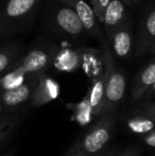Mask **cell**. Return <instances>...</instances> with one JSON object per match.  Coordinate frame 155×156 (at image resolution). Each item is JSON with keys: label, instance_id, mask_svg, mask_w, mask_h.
Wrapping results in <instances>:
<instances>
[{"label": "cell", "instance_id": "6da1fadb", "mask_svg": "<svg viewBox=\"0 0 155 156\" xmlns=\"http://www.w3.org/2000/svg\"><path fill=\"white\" fill-rule=\"evenodd\" d=\"M103 48L104 61V103L100 117L105 114L114 113L123 99L125 93V76L116 67L112 50L108 44L104 41L101 44Z\"/></svg>", "mask_w": 155, "mask_h": 156}, {"label": "cell", "instance_id": "7a4b0ae2", "mask_svg": "<svg viewBox=\"0 0 155 156\" xmlns=\"http://www.w3.org/2000/svg\"><path fill=\"white\" fill-rule=\"evenodd\" d=\"M116 127V114L108 113L101 116L70 149L72 152L91 156L107 147L114 136Z\"/></svg>", "mask_w": 155, "mask_h": 156}, {"label": "cell", "instance_id": "3957f363", "mask_svg": "<svg viewBox=\"0 0 155 156\" xmlns=\"http://www.w3.org/2000/svg\"><path fill=\"white\" fill-rule=\"evenodd\" d=\"M56 1L72 9L80 17L81 21L84 26L85 31L93 35L97 41H100V44H102L105 41L93 9L84 0H56Z\"/></svg>", "mask_w": 155, "mask_h": 156}, {"label": "cell", "instance_id": "277c9868", "mask_svg": "<svg viewBox=\"0 0 155 156\" xmlns=\"http://www.w3.org/2000/svg\"><path fill=\"white\" fill-rule=\"evenodd\" d=\"M37 74H31L25 83L12 89L0 91V102L5 108H14L31 99L33 90L37 84Z\"/></svg>", "mask_w": 155, "mask_h": 156}, {"label": "cell", "instance_id": "5b68a950", "mask_svg": "<svg viewBox=\"0 0 155 156\" xmlns=\"http://www.w3.org/2000/svg\"><path fill=\"white\" fill-rule=\"evenodd\" d=\"M37 84L31 97V105L33 107H41L58 99L60 94V85L53 79L49 78L45 72L37 73Z\"/></svg>", "mask_w": 155, "mask_h": 156}, {"label": "cell", "instance_id": "8992f818", "mask_svg": "<svg viewBox=\"0 0 155 156\" xmlns=\"http://www.w3.org/2000/svg\"><path fill=\"white\" fill-rule=\"evenodd\" d=\"M54 21L61 31L70 36H79L85 31L79 15L71 8L64 4L63 6H58V10L55 11Z\"/></svg>", "mask_w": 155, "mask_h": 156}, {"label": "cell", "instance_id": "52a82bcc", "mask_svg": "<svg viewBox=\"0 0 155 156\" xmlns=\"http://www.w3.org/2000/svg\"><path fill=\"white\" fill-rule=\"evenodd\" d=\"M108 37L112 43V50L116 56L124 58L131 53L133 47V33L128 20H124L108 35Z\"/></svg>", "mask_w": 155, "mask_h": 156}, {"label": "cell", "instance_id": "ba28073f", "mask_svg": "<svg viewBox=\"0 0 155 156\" xmlns=\"http://www.w3.org/2000/svg\"><path fill=\"white\" fill-rule=\"evenodd\" d=\"M155 83V58L148 65H146L137 73L133 83L131 98L132 102H137L141 100L143 96Z\"/></svg>", "mask_w": 155, "mask_h": 156}, {"label": "cell", "instance_id": "9c48e42d", "mask_svg": "<svg viewBox=\"0 0 155 156\" xmlns=\"http://www.w3.org/2000/svg\"><path fill=\"white\" fill-rule=\"evenodd\" d=\"M155 44V10L150 12L143 20L136 41L135 52L136 55L150 52V49Z\"/></svg>", "mask_w": 155, "mask_h": 156}, {"label": "cell", "instance_id": "30bf717a", "mask_svg": "<svg viewBox=\"0 0 155 156\" xmlns=\"http://www.w3.org/2000/svg\"><path fill=\"white\" fill-rule=\"evenodd\" d=\"M52 60V54L41 49L32 50L25 56L18 66L27 74H37L43 72Z\"/></svg>", "mask_w": 155, "mask_h": 156}, {"label": "cell", "instance_id": "8fae6325", "mask_svg": "<svg viewBox=\"0 0 155 156\" xmlns=\"http://www.w3.org/2000/svg\"><path fill=\"white\" fill-rule=\"evenodd\" d=\"M38 0H9L3 11V18L9 23L25 19L37 4Z\"/></svg>", "mask_w": 155, "mask_h": 156}, {"label": "cell", "instance_id": "7c38bea8", "mask_svg": "<svg viewBox=\"0 0 155 156\" xmlns=\"http://www.w3.org/2000/svg\"><path fill=\"white\" fill-rule=\"evenodd\" d=\"M124 20H126V9L122 0H111L104 13L103 25L107 35L119 27Z\"/></svg>", "mask_w": 155, "mask_h": 156}, {"label": "cell", "instance_id": "4fadbf2b", "mask_svg": "<svg viewBox=\"0 0 155 156\" xmlns=\"http://www.w3.org/2000/svg\"><path fill=\"white\" fill-rule=\"evenodd\" d=\"M87 99H88L89 106L91 109L93 118L100 117L101 109L104 103V74H100L97 78L93 79L89 90L87 93Z\"/></svg>", "mask_w": 155, "mask_h": 156}, {"label": "cell", "instance_id": "5bb4252c", "mask_svg": "<svg viewBox=\"0 0 155 156\" xmlns=\"http://www.w3.org/2000/svg\"><path fill=\"white\" fill-rule=\"evenodd\" d=\"M126 126L132 133L145 135L155 129V118L148 114L135 111L134 114L126 119Z\"/></svg>", "mask_w": 155, "mask_h": 156}, {"label": "cell", "instance_id": "9a60e30c", "mask_svg": "<svg viewBox=\"0 0 155 156\" xmlns=\"http://www.w3.org/2000/svg\"><path fill=\"white\" fill-rule=\"evenodd\" d=\"M27 76L28 74L26 72H23L20 68L17 67L13 71H10L3 76H0V91L15 88L21 85L27 81Z\"/></svg>", "mask_w": 155, "mask_h": 156}, {"label": "cell", "instance_id": "2e32d148", "mask_svg": "<svg viewBox=\"0 0 155 156\" xmlns=\"http://www.w3.org/2000/svg\"><path fill=\"white\" fill-rule=\"evenodd\" d=\"M54 65L62 71H73L79 66V55L75 51H62L54 58Z\"/></svg>", "mask_w": 155, "mask_h": 156}, {"label": "cell", "instance_id": "e0dca14e", "mask_svg": "<svg viewBox=\"0 0 155 156\" xmlns=\"http://www.w3.org/2000/svg\"><path fill=\"white\" fill-rule=\"evenodd\" d=\"M71 108L75 111V116L76 119L79 123L81 124H86L87 122H89L90 118H93V115H91V109L90 106H89L88 103V99H87V96L81 101L78 104H72L70 105Z\"/></svg>", "mask_w": 155, "mask_h": 156}, {"label": "cell", "instance_id": "ac0fdd59", "mask_svg": "<svg viewBox=\"0 0 155 156\" xmlns=\"http://www.w3.org/2000/svg\"><path fill=\"white\" fill-rule=\"evenodd\" d=\"M17 125V121L12 118H0V144L4 142L13 133Z\"/></svg>", "mask_w": 155, "mask_h": 156}, {"label": "cell", "instance_id": "d6986e66", "mask_svg": "<svg viewBox=\"0 0 155 156\" xmlns=\"http://www.w3.org/2000/svg\"><path fill=\"white\" fill-rule=\"evenodd\" d=\"M111 0H90V6L99 23H103L105 10Z\"/></svg>", "mask_w": 155, "mask_h": 156}, {"label": "cell", "instance_id": "ffe728a7", "mask_svg": "<svg viewBox=\"0 0 155 156\" xmlns=\"http://www.w3.org/2000/svg\"><path fill=\"white\" fill-rule=\"evenodd\" d=\"M13 58V53L10 51L0 52V74L10 66Z\"/></svg>", "mask_w": 155, "mask_h": 156}, {"label": "cell", "instance_id": "44dd1931", "mask_svg": "<svg viewBox=\"0 0 155 156\" xmlns=\"http://www.w3.org/2000/svg\"><path fill=\"white\" fill-rule=\"evenodd\" d=\"M136 111L148 114V115H150L155 118V101H151V102L145 101V103L141 104L138 108H136Z\"/></svg>", "mask_w": 155, "mask_h": 156}, {"label": "cell", "instance_id": "7402d4cb", "mask_svg": "<svg viewBox=\"0 0 155 156\" xmlns=\"http://www.w3.org/2000/svg\"><path fill=\"white\" fill-rule=\"evenodd\" d=\"M143 140L147 146L151 147V148H155V129H152L149 133L143 135Z\"/></svg>", "mask_w": 155, "mask_h": 156}, {"label": "cell", "instance_id": "603a6c76", "mask_svg": "<svg viewBox=\"0 0 155 156\" xmlns=\"http://www.w3.org/2000/svg\"><path fill=\"white\" fill-rule=\"evenodd\" d=\"M118 156H141V149L137 146H133L131 148L126 149L125 151Z\"/></svg>", "mask_w": 155, "mask_h": 156}, {"label": "cell", "instance_id": "cb8c5ba5", "mask_svg": "<svg viewBox=\"0 0 155 156\" xmlns=\"http://www.w3.org/2000/svg\"><path fill=\"white\" fill-rule=\"evenodd\" d=\"M116 153L117 150L115 148H107V147H105L101 151L95 153V154L91 156H116Z\"/></svg>", "mask_w": 155, "mask_h": 156}, {"label": "cell", "instance_id": "d4e9b609", "mask_svg": "<svg viewBox=\"0 0 155 156\" xmlns=\"http://www.w3.org/2000/svg\"><path fill=\"white\" fill-rule=\"evenodd\" d=\"M154 97H155V83L148 89L147 93L143 94L141 99H143L145 101H148V100H150V99H153Z\"/></svg>", "mask_w": 155, "mask_h": 156}, {"label": "cell", "instance_id": "484cf974", "mask_svg": "<svg viewBox=\"0 0 155 156\" xmlns=\"http://www.w3.org/2000/svg\"><path fill=\"white\" fill-rule=\"evenodd\" d=\"M66 156H86L84 154H82V153H78V152H72V151H69L68 154Z\"/></svg>", "mask_w": 155, "mask_h": 156}, {"label": "cell", "instance_id": "4316f807", "mask_svg": "<svg viewBox=\"0 0 155 156\" xmlns=\"http://www.w3.org/2000/svg\"><path fill=\"white\" fill-rule=\"evenodd\" d=\"M122 2H123L125 5H128V6H132L133 5V0H122Z\"/></svg>", "mask_w": 155, "mask_h": 156}, {"label": "cell", "instance_id": "83f0119b", "mask_svg": "<svg viewBox=\"0 0 155 156\" xmlns=\"http://www.w3.org/2000/svg\"><path fill=\"white\" fill-rule=\"evenodd\" d=\"M5 108V107L3 106V105H2V103L0 102V115H1L2 113H3V109Z\"/></svg>", "mask_w": 155, "mask_h": 156}, {"label": "cell", "instance_id": "f1b7e54d", "mask_svg": "<svg viewBox=\"0 0 155 156\" xmlns=\"http://www.w3.org/2000/svg\"><path fill=\"white\" fill-rule=\"evenodd\" d=\"M150 52H151V53H155V44L153 45V47L150 49Z\"/></svg>", "mask_w": 155, "mask_h": 156}, {"label": "cell", "instance_id": "f546056e", "mask_svg": "<svg viewBox=\"0 0 155 156\" xmlns=\"http://www.w3.org/2000/svg\"><path fill=\"white\" fill-rule=\"evenodd\" d=\"M2 156H13V154H11V153H6V154H4Z\"/></svg>", "mask_w": 155, "mask_h": 156}, {"label": "cell", "instance_id": "4dcf8cb0", "mask_svg": "<svg viewBox=\"0 0 155 156\" xmlns=\"http://www.w3.org/2000/svg\"><path fill=\"white\" fill-rule=\"evenodd\" d=\"M133 1H135V0H133Z\"/></svg>", "mask_w": 155, "mask_h": 156}]
</instances>
